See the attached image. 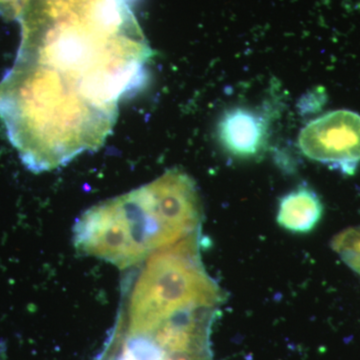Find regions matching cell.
<instances>
[{"label":"cell","mask_w":360,"mask_h":360,"mask_svg":"<svg viewBox=\"0 0 360 360\" xmlns=\"http://www.w3.org/2000/svg\"><path fill=\"white\" fill-rule=\"evenodd\" d=\"M130 0H30L15 61L0 80V120L39 174L97 150L122 99L143 86L153 51Z\"/></svg>","instance_id":"6da1fadb"},{"label":"cell","mask_w":360,"mask_h":360,"mask_svg":"<svg viewBox=\"0 0 360 360\" xmlns=\"http://www.w3.org/2000/svg\"><path fill=\"white\" fill-rule=\"evenodd\" d=\"M203 217L195 182L174 168L82 213L73 227V245L82 255L129 269L200 231Z\"/></svg>","instance_id":"7a4b0ae2"},{"label":"cell","mask_w":360,"mask_h":360,"mask_svg":"<svg viewBox=\"0 0 360 360\" xmlns=\"http://www.w3.org/2000/svg\"><path fill=\"white\" fill-rule=\"evenodd\" d=\"M298 144L309 160L354 175L360 163V115L347 110L326 113L302 130Z\"/></svg>","instance_id":"3957f363"},{"label":"cell","mask_w":360,"mask_h":360,"mask_svg":"<svg viewBox=\"0 0 360 360\" xmlns=\"http://www.w3.org/2000/svg\"><path fill=\"white\" fill-rule=\"evenodd\" d=\"M267 132L269 125L264 116L240 106L225 111L217 127L225 150L240 158H252L264 151Z\"/></svg>","instance_id":"277c9868"},{"label":"cell","mask_w":360,"mask_h":360,"mask_svg":"<svg viewBox=\"0 0 360 360\" xmlns=\"http://www.w3.org/2000/svg\"><path fill=\"white\" fill-rule=\"evenodd\" d=\"M323 205L314 189L300 184L279 201L277 222L284 229L295 233H307L319 224Z\"/></svg>","instance_id":"5b68a950"},{"label":"cell","mask_w":360,"mask_h":360,"mask_svg":"<svg viewBox=\"0 0 360 360\" xmlns=\"http://www.w3.org/2000/svg\"><path fill=\"white\" fill-rule=\"evenodd\" d=\"M331 245L341 259L360 276V226L338 234Z\"/></svg>","instance_id":"8992f818"},{"label":"cell","mask_w":360,"mask_h":360,"mask_svg":"<svg viewBox=\"0 0 360 360\" xmlns=\"http://www.w3.org/2000/svg\"><path fill=\"white\" fill-rule=\"evenodd\" d=\"M30 0H0V15L8 20H20Z\"/></svg>","instance_id":"52a82bcc"}]
</instances>
